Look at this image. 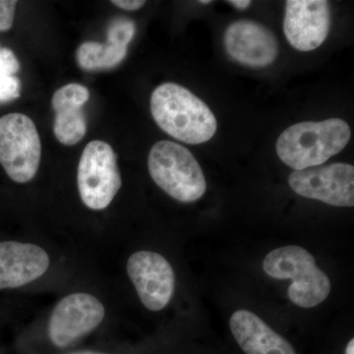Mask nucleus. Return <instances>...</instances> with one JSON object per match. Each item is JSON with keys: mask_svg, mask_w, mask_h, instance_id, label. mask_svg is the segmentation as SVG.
<instances>
[{"mask_svg": "<svg viewBox=\"0 0 354 354\" xmlns=\"http://www.w3.org/2000/svg\"><path fill=\"white\" fill-rule=\"evenodd\" d=\"M127 272L147 309L160 311L169 304L176 290V274L164 256L152 251L132 254Z\"/></svg>", "mask_w": 354, "mask_h": 354, "instance_id": "nucleus-9", "label": "nucleus"}, {"mask_svg": "<svg viewBox=\"0 0 354 354\" xmlns=\"http://www.w3.org/2000/svg\"><path fill=\"white\" fill-rule=\"evenodd\" d=\"M50 257L41 247L17 241L0 242V290L28 285L48 271Z\"/></svg>", "mask_w": 354, "mask_h": 354, "instance_id": "nucleus-12", "label": "nucleus"}, {"mask_svg": "<svg viewBox=\"0 0 354 354\" xmlns=\"http://www.w3.org/2000/svg\"><path fill=\"white\" fill-rule=\"evenodd\" d=\"M225 48L234 62L253 68L272 64L279 55L274 32L251 20H237L225 32Z\"/></svg>", "mask_w": 354, "mask_h": 354, "instance_id": "nucleus-11", "label": "nucleus"}, {"mask_svg": "<svg viewBox=\"0 0 354 354\" xmlns=\"http://www.w3.org/2000/svg\"><path fill=\"white\" fill-rule=\"evenodd\" d=\"M106 311L97 298L88 293H73L62 298L48 322V337L57 348H66L94 330Z\"/></svg>", "mask_w": 354, "mask_h": 354, "instance_id": "nucleus-8", "label": "nucleus"}, {"mask_svg": "<svg viewBox=\"0 0 354 354\" xmlns=\"http://www.w3.org/2000/svg\"><path fill=\"white\" fill-rule=\"evenodd\" d=\"M136 32V26L127 18H115L108 28V43L128 46Z\"/></svg>", "mask_w": 354, "mask_h": 354, "instance_id": "nucleus-16", "label": "nucleus"}, {"mask_svg": "<svg viewBox=\"0 0 354 354\" xmlns=\"http://www.w3.org/2000/svg\"><path fill=\"white\" fill-rule=\"evenodd\" d=\"M20 70V64L12 50L9 48L0 50V74L14 76Z\"/></svg>", "mask_w": 354, "mask_h": 354, "instance_id": "nucleus-19", "label": "nucleus"}, {"mask_svg": "<svg viewBox=\"0 0 354 354\" xmlns=\"http://www.w3.org/2000/svg\"><path fill=\"white\" fill-rule=\"evenodd\" d=\"M230 325L234 339L246 354H297L290 342L252 312H234Z\"/></svg>", "mask_w": 354, "mask_h": 354, "instance_id": "nucleus-14", "label": "nucleus"}, {"mask_svg": "<svg viewBox=\"0 0 354 354\" xmlns=\"http://www.w3.org/2000/svg\"><path fill=\"white\" fill-rule=\"evenodd\" d=\"M127 55V46L87 41L77 50V62L86 71L111 69L120 64Z\"/></svg>", "mask_w": 354, "mask_h": 354, "instance_id": "nucleus-15", "label": "nucleus"}, {"mask_svg": "<svg viewBox=\"0 0 354 354\" xmlns=\"http://www.w3.org/2000/svg\"><path fill=\"white\" fill-rule=\"evenodd\" d=\"M330 27L329 2L325 0H288L283 32L288 43L299 51L316 50L327 39Z\"/></svg>", "mask_w": 354, "mask_h": 354, "instance_id": "nucleus-10", "label": "nucleus"}, {"mask_svg": "<svg viewBox=\"0 0 354 354\" xmlns=\"http://www.w3.org/2000/svg\"><path fill=\"white\" fill-rule=\"evenodd\" d=\"M211 0H201V1H199L200 4H204V6H207V4L211 3Z\"/></svg>", "mask_w": 354, "mask_h": 354, "instance_id": "nucleus-24", "label": "nucleus"}, {"mask_svg": "<svg viewBox=\"0 0 354 354\" xmlns=\"http://www.w3.org/2000/svg\"><path fill=\"white\" fill-rule=\"evenodd\" d=\"M148 167L158 187L177 201L195 202L206 192V178L199 162L179 144L167 140L156 143L149 153Z\"/></svg>", "mask_w": 354, "mask_h": 354, "instance_id": "nucleus-4", "label": "nucleus"}, {"mask_svg": "<svg viewBox=\"0 0 354 354\" xmlns=\"http://www.w3.org/2000/svg\"><path fill=\"white\" fill-rule=\"evenodd\" d=\"M268 276L291 279L288 295L292 304L302 308H312L329 297L330 281L317 267L315 259L299 246H283L271 251L263 262Z\"/></svg>", "mask_w": 354, "mask_h": 354, "instance_id": "nucleus-3", "label": "nucleus"}, {"mask_svg": "<svg viewBox=\"0 0 354 354\" xmlns=\"http://www.w3.org/2000/svg\"><path fill=\"white\" fill-rule=\"evenodd\" d=\"M90 92L80 84H67L53 95L51 104L55 113L53 131L60 143L76 145L87 132V121L82 111Z\"/></svg>", "mask_w": 354, "mask_h": 354, "instance_id": "nucleus-13", "label": "nucleus"}, {"mask_svg": "<svg viewBox=\"0 0 354 354\" xmlns=\"http://www.w3.org/2000/svg\"><path fill=\"white\" fill-rule=\"evenodd\" d=\"M146 2L143 0H113V4L123 10L135 11L145 6Z\"/></svg>", "mask_w": 354, "mask_h": 354, "instance_id": "nucleus-20", "label": "nucleus"}, {"mask_svg": "<svg viewBox=\"0 0 354 354\" xmlns=\"http://www.w3.org/2000/svg\"><path fill=\"white\" fill-rule=\"evenodd\" d=\"M19 97V79L15 76L0 74V102L12 101Z\"/></svg>", "mask_w": 354, "mask_h": 354, "instance_id": "nucleus-17", "label": "nucleus"}, {"mask_svg": "<svg viewBox=\"0 0 354 354\" xmlns=\"http://www.w3.org/2000/svg\"><path fill=\"white\" fill-rule=\"evenodd\" d=\"M151 111L160 129L190 145L206 143L216 134L218 123L209 106L187 88L165 83L153 91Z\"/></svg>", "mask_w": 354, "mask_h": 354, "instance_id": "nucleus-1", "label": "nucleus"}, {"mask_svg": "<svg viewBox=\"0 0 354 354\" xmlns=\"http://www.w3.org/2000/svg\"><path fill=\"white\" fill-rule=\"evenodd\" d=\"M17 1L0 0V32L8 31L12 27Z\"/></svg>", "mask_w": 354, "mask_h": 354, "instance_id": "nucleus-18", "label": "nucleus"}, {"mask_svg": "<svg viewBox=\"0 0 354 354\" xmlns=\"http://www.w3.org/2000/svg\"><path fill=\"white\" fill-rule=\"evenodd\" d=\"M346 354H354V339H351L346 346Z\"/></svg>", "mask_w": 354, "mask_h": 354, "instance_id": "nucleus-22", "label": "nucleus"}, {"mask_svg": "<svg viewBox=\"0 0 354 354\" xmlns=\"http://www.w3.org/2000/svg\"><path fill=\"white\" fill-rule=\"evenodd\" d=\"M68 354H106V353H97V351H77V353H68Z\"/></svg>", "mask_w": 354, "mask_h": 354, "instance_id": "nucleus-23", "label": "nucleus"}, {"mask_svg": "<svg viewBox=\"0 0 354 354\" xmlns=\"http://www.w3.org/2000/svg\"><path fill=\"white\" fill-rule=\"evenodd\" d=\"M78 189L88 209L108 208L121 187V176L115 153L108 143L90 142L84 149L78 165Z\"/></svg>", "mask_w": 354, "mask_h": 354, "instance_id": "nucleus-6", "label": "nucleus"}, {"mask_svg": "<svg viewBox=\"0 0 354 354\" xmlns=\"http://www.w3.org/2000/svg\"><path fill=\"white\" fill-rule=\"evenodd\" d=\"M227 3L232 4L235 8L243 10V9L248 8L250 6L251 1H249V0H232V1H227Z\"/></svg>", "mask_w": 354, "mask_h": 354, "instance_id": "nucleus-21", "label": "nucleus"}, {"mask_svg": "<svg viewBox=\"0 0 354 354\" xmlns=\"http://www.w3.org/2000/svg\"><path fill=\"white\" fill-rule=\"evenodd\" d=\"M288 183L300 196L330 206H354L353 165L337 162L295 171Z\"/></svg>", "mask_w": 354, "mask_h": 354, "instance_id": "nucleus-7", "label": "nucleus"}, {"mask_svg": "<svg viewBox=\"0 0 354 354\" xmlns=\"http://www.w3.org/2000/svg\"><path fill=\"white\" fill-rule=\"evenodd\" d=\"M41 144L34 121L23 113L0 118V165L18 183H29L41 162Z\"/></svg>", "mask_w": 354, "mask_h": 354, "instance_id": "nucleus-5", "label": "nucleus"}, {"mask_svg": "<svg viewBox=\"0 0 354 354\" xmlns=\"http://www.w3.org/2000/svg\"><path fill=\"white\" fill-rule=\"evenodd\" d=\"M351 136V127L339 118L305 121L291 125L279 135L277 153L283 164L295 171H302L322 165L341 153Z\"/></svg>", "mask_w": 354, "mask_h": 354, "instance_id": "nucleus-2", "label": "nucleus"}]
</instances>
